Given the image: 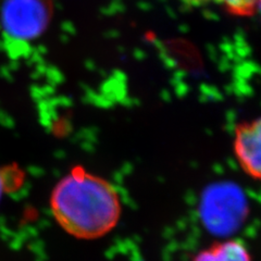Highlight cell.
I'll return each mask as SVG.
<instances>
[{"label": "cell", "instance_id": "obj_1", "mask_svg": "<svg viewBox=\"0 0 261 261\" xmlns=\"http://www.w3.org/2000/svg\"><path fill=\"white\" fill-rule=\"evenodd\" d=\"M51 210L68 233L79 239L92 240L109 233L117 225L121 203L109 182L77 170L55 187Z\"/></svg>", "mask_w": 261, "mask_h": 261}, {"label": "cell", "instance_id": "obj_2", "mask_svg": "<svg viewBox=\"0 0 261 261\" xmlns=\"http://www.w3.org/2000/svg\"><path fill=\"white\" fill-rule=\"evenodd\" d=\"M53 0H0V33L12 44H31L46 31Z\"/></svg>", "mask_w": 261, "mask_h": 261}, {"label": "cell", "instance_id": "obj_3", "mask_svg": "<svg viewBox=\"0 0 261 261\" xmlns=\"http://www.w3.org/2000/svg\"><path fill=\"white\" fill-rule=\"evenodd\" d=\"M233 150L244 172L261 183V117L236 125Z\"/></svg>", "mask_w": 261, "mask_h": 261}, {"label": "cell", "instance_id": "obj_4", "mask_svg": "<svg viewBox=\"0 0 261 261\" xmlns=\"http://www.w3.org/2000/svg\"><path fill=\"white\" fill-rule=\"evenodd\" d=\"M193 261H252V259L243 242L228 239L216 242L199 251Z\"/></svg>", "mask_w": 261, "mask_h": 261}, {"label": "cell", "instance_id": "obj_5", "mask_svg": "<svg viewBox=\"0 0 261 261\" xmlns=\"http://www.w3.org/2000/svg\"><path fill=\"white\" fill-rule=\"evenodd\" d=\"M201 2L215 3L235 16H251L261 7V0H201Z\"/></svg>", "mask_w": 261, "mask_h": 261}, {"label": "cell", "instance_id": "obj_6", "mask_svg": "<svg viewBox=\"0 0 261 261\" xmlns=\"http://www.w3.org/2000/svg\"><path fill=\"white\" fill-rule=\"evenodd\" d=\"M3 191H4V179H3L2 175H0V197H2Z\"/></svg>", "mask_w": 261, "mask_h": 261}]
</instances>
